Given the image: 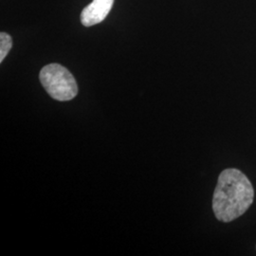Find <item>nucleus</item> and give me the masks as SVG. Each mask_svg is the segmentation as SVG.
<instances>
[{"label": "nucleus", "instance_id": "obj_1", "mask_svg": "<svg viewBox=\"0 0 256 256\" xmlns=\"http://www.w3.org/2000/svg\"><path fill=\"white\" fill-rule=\"evenodd\" d=\"M254 198V190L247 176L238 169H225L220 174L212 198L218 220L230 222L244 214Z\"/></svg>", "mask_w": 256, "mask_h": 256}, {"label": "nucleus", "instance_id": "obj_3", "mask_svg": "<svg viewBox=\"0 0 256 256\" xmlns=\"http://www.w3.org/2000/svg\"><path fill=\"white\" fill-rule=\"evenodd\" d=\"M114 0H93L81 12V22L86 27L101 23L108 16Z\"/></svg>", "mask_w": 256, "mask_h": 256}, {"label": "nucleus", "instance_id": "obj_4", "mask_svg": "<svg viewBox=\"0 0 256 256\" xmlns=\"http://www.w3.org/2000/svg\"><path fill=\"white\" fill-rule=\"evenodd\" d=\"M12 46V40L7 32H0V63L3 62L5 57L9 54Z\"/></svg>", "mask_w": 256, "mask_h": 256}, {"label": "nucleus", "instance_id": "obj_2", "mask_svg": "<svg viewBox=\"0 0 256 256\" xmlns=\"http://www.w3.org/2000/svg\"><path fill=\"white\" fill-rule=\"evenodd\" d=\"M39 79L46 93L56 101H70L78 94L74 75L61 64H46L41 70Z\"/></svg>", "mask_w": 256, "mask_h": 256}]
</instances>
